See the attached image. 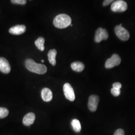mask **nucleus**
I'll list each match as a JSON object with an SVG mask.
<instances>
[{
  "label": "nucleus",
  "mask_w": 135,
  "mask_h": 135,
  "mask_svg": "<svg viewBox=\"0 0 135 135\" xmlns=\"http://www.w3.org/2000/svg\"><path fill=\"white\" fill-rule=\"evenodd\" d=\"M111 10L115 12H123L127 10L128 5L122 0L114 1L111 6Z\"/></svg>",
  "instance_id": "7ed1b4c3"
},
{
  "label": "nucleus",
  "mask_w": 135,
  "mask_h": 135,
  "mask_svg": "<svg viewBox=\"0 0 135 135\" xmlns=\"http://www.w3.org/2000/svg\"><path fill=\"white\" fill-rule=\"evenodd\" d=\"M57 54V52L55 49L50 50L48 54L49 61L53 66H55L56 64V57Z\"/></svg>",
  "instance_id": "ddd939ff"
},
{
  "label": "nucleus",
  "mask_w": 135,
  "mask_h": 135,
  "mask_svg": "<svg viewBox=\"0 0 135 135\" xmlns=\"http://www.w3.org/2000/svg\"><path fill=\"white\" fill-rule=\"evenodd\" d=\"M35 118L36 117L34 113H29L24 116L23 120V124L26 126H29L32 125L35 120Z\"/></svg>",
  "instance_id": "f8f14e48"
},
{
  "label": "nucleus",
  "mask_w": 135,
  "mask_h": 135,
  "mask_svg": "<svg viewBox=\"0 0 135 135\" xmlns=\"http://www.w3.org/2000/svg\"><path fill=\"white\" fill-rule=\"evenodd\" d=\"M41 96L43 101L48 102L52 100L53 93L50 89L47 88H45L42 90Z\"/></svg>",
  "instance_id": "9b49d317"
},
{
  "label": "nucleus",
  "mask_w": 135,
  "mask_h": 135,
  "mask_svg": "<svg viewBox=\"0 0 135 135\" xmlns=\"http://www.w3.org/2000/svg\"><path fill=\"white\" fill-rule=\"evenodd\" d=\"M111 93L115 97L119 96L120 94V89H115V88H112L111 90Z\"/></svg>",
  "instance_id": "a211bd4d"
},
{
  "label": "nucleus",
  "mask_w": 135,
  "mask_h": 135,
  "mask_svg": "<svg viewBox=\"0 0 135 135\" xmlns=\"http://www.w3.org/2000/svg\"><path fill=\"white\" fill-rule=\"evenodd\" d=\"M109 37V34L106 29L99 28L97 29L95 36V41L96 43H100L102 40H106Z\"/></svg>",
  "instance_id": "0eeeda50"
},
{
  "label": "nucleus",
  "mask_w": 135,
  "mask_h": 135,
  "mask_svg": "<svg viewBox=\"0 0 135 135\" xmlns=\"http://www.w3.org/2000/svg\"><path fill=\"white\" fill-rule=\"evenodd\" d=\"M115 32L117 37L122 41H127L130 38V34L129 32L120 25L115 27Z\"/></svg>",
  "instance_id": "20e7f679"
},
{
  "label": "nucleus",
  "mask_w": 135,
  "mask_h": 135,
  "mask_svg": "<svg viewBox=\"0 0 135 135\" xmlns=\"http://www.w3.org/2000/svg\"><path fill=\"white\" fill-rule=\"evenodd\" d=\"M71 67L74 71L80 72L84 69L85 65L81 62H75L71 64Z\"/></svg>",
  "instance_id": "4468645a"
},
{
  "label": "nucleus",
  "mask_w": 135,
  "mask_h": 135,
  "mask_svg": "<svg viewBox=\"0 0 135 135\" xmlns=\"http://www.w3.org/2000/svg\"><path fill=\"white\" fill-rule=\"evenodd\" d=\"M72 19L68 15L65 14L58 15L54 19V25L59 29L67 28L71 24Z\"/></svg>",
  "instance_id": "f03ea898"
},
{
  "label": "nucleus",
  "mask_w": 135,
  "mask_h": 135,
  "mask_svg": "<svg viewBox=\"0 0 135 135\" xmlns=\"http://www.w3.org/2000/svg\"><path fill=\"white\" fill-rule=\"evenodd\" d=\"M63 90L65 96L68 100L72 102L75 100V95L74 89L70 84H65L63 86Z\"/></svg>",
  "instance_id": "39448f33"
},
{
  "label": "nucleus",
  "mask_w": 135,
  "mask_h": 135,
  "mask_svg": "<svg viewBox=\"0 0 135 135\" xmlns=\"http://www.w3.org/2000/svg\"><path fill=\"white\" fill-rule=\"evenodd\" d=\"M125 135V133L124 131L123 130L119 129H118L115 131V133H114V135Z\"/></svg>",
  "instance_id": "aec40b11"
},
{
  "label": "nucleus",
  "mask_w": 135,
  "mask_h": 135,
  "mask_svg": "<svg viewBox=\"0 0 135 135\" xmlns=\"http://www.w3.org/2000/svg\"><path fill=\"white\" fill-rule=\"evenodd\" d=\"M41 61H42V62H44V60H42Z\"/></svg>",
  "instance_id": "5701e85b"
},
{
  "label": "nucleus",
  "mask_w": 135,
  "mask_h": 135,
  "mask_svg": "<svg viewBox=\"0 0 135 135\" xmlns=\"http://www.w3.org/2000/svg\"><path fill=\"white\" fill-rule=\"evenodd\" d=\"M9 110L5 108L0 107V119H3L6 117L9 114Z\"/></svg>",
  "instance_id": "f3484780"
},
{
  "label": "nucleus",
  "mask_w": 135,
  "mask_h": 135,
  "mask_svg": "<svg viewBox=\"0 0 135 135\" xmlns=\"http://www.w3.org/2000/svg\"><path fill=\"white\" fill-rule=\"evenodd\" d=\"M71 26H73V24H71Z\"/></svg>",
  "instance_id": "b1692460"
},
{
  "label": "nucleus",
  "mask_w": 135,
  "mask_h": 135,
  "mask_svg": "<svg viewBox=\"0 0 135 135\" xmlns=\"http://www.w3.org/2000/svg\"><path fill=\"white\" fill-rule=\"evenodd\" d=\"M26 31V27L23 25H16L9 29L10 34L15 35H20L24 33Z\"/></svg>",
  "instance_id": "1a4fd4ad"
},
{
  "label": "nucleus",
  "mask_w": 135,
  "mask_h": 135,
  "mask_svg": "<svg viewBox=\"0 0 135 135\" xmlns=\"http://www.w3.org/2000/svg\"><path fill=\"white\" fill-rule=\"evenodd\" d=\"M35 44L36 47L41 51H44L45 50V39L43 37H39L37 40L35 41Z\"/></svg>",
  "instance_id": "2eb2a0df"
},
{
  "label": "nucleus",
  "mask_w": 135,
  "mask_h": 135,
  "mask_svg": "<svg viewBox=\"0 0 135 135\" xmlns=\"http://www.w3.org/2000/svg\"><path fill=\"white\" fill-rule=\"evenodd\" d=\"M113 2H114V1H112V0H105L103 2V6H107L110 4L111 3Z\"/></svg>",
  "instance_id": "4be33fe9"
},
{
  "label": "nucleus",
  "mask_w": 135,
  "mask_h": 135,
  "mask_svg": "<svg viewBox=\"0 0 135 135\" xmlns=\"http://www.w3.org/2000/svg\"><path fill=\"white\" fill-rule=\"evenodd\" d=\"M122 87V85L121 83L119 82H116L113 84V88H115V89H120Z\"/></svg>",
  "instance_id": "412c9836"
},
{
  "label": "nucleus",
  "mask_w": 135,
  "mask_h": 135,
  "mask_svg": "<svg viewBox=\"0 0 135 135\" xmlns=\"http://www.w3.org/2000/svg\"><path fill=\"white\" fill-rule=\"evenodd\" d=\"M0 71L5 74H8L11 71L10 64L5 58L0 57Z\"/></svg>",
  "instance_id": "9d476101"
},
{
  "label": "nucleus",
  "mask_w": 135,
  "mask_h": 135,
  "mask_svg": "<svg viewBox=\"0 0 135 135\" xmlns=\"http://www.w3.org/2000/svg\"><path fill=\"white\" fill-rule=\"evenodd\" d=\"M25 65L29 71L38 74H44L47 72V68L45 65L36 63L31 59L26 60Z\"/></svg>",
  "instance_id": "f257e3e1"
},
{
  "label": "nucleus",
  "mask_w": 135,
  "mask_h": 135,
  "mask_svg": "<svg viewBox=\"0 0 135 135\" xmlns=\"http://www.w3.org/2000/svg\"><path fill=\"white\" fill-rule=\"evenodd\" d=\"M11 2L13 4L19 5H25L27 3V1L26 0H12Z\"/></svg>",
  "instance_id": "6ab92c4d"
},
{
  "label": "nucleus",
  "mask_w": 135,
  "mask_h": 135,
  "mask_svg": "<svg viewBox=\"0 0 135 135\" xmlns=\"http://www.w3.org/2000/svg\"><path fill=\"white\" fill-rule=\"evenodd\" d=\"M121 62V59L120 56L116 54H114L111 58L107 60L105 63V67L107 69H111L119 65Z\"/></svg>",
  "instance_id": "423d86ee"
},
{
  "label": "nucleus",
  "mask_w": 135,
  "mask_h": 135,
  "mask_svg": "<svg viewBox=\"0 0 135 135\" xmlns=\"http://www.w3.org/2000/svg\"><path fill=\"white\" fill-rule=\"evenodd\" d=\"M71 125L74 130L76 132H80L81 130V123L77 119H73L71 122Z\"/></svg>",
  "instance_id": "dca6fc26"
},
{
  "label": "nucleus",
  "mask_w": 135,
  "mask_h": 135,
  "mask_svg": "<svg viewBox=\"0 0 135 135\" xmlns=\"http://www.w3.org/2000/svg\"><path fill=\"white\" fill-rule=\"evenodd\" d=\"M99 102V97L97 95H91L89 98L88 106L91 112H95L98 108Z\"/></svg>",
  "instance_id": "6e6552de"
}]
</instances>
